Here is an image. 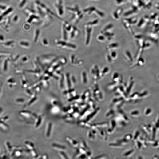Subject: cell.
I'll return each instance as SVG.
<instances>
[{
    "label": "cell",
    "mask_w": 159,
    "mask_h": 159,
    "mask_svg": "<svg viewBox=\"0 0 159 159\" xmlns=\"http://www.w3.org/2000/svg\"><path fill=\"white\" fill-rule=\"evenodd\" d=\"M14 43V42L13 41H10L6 42L4 43V44L5 45H6V46H9L11 45H12Z\"/></svg>",
    "instance_id": "49"
},
{
    "label": "cell",
    "mask_w": 159,
    "mask_h": 159,
    "mask_svg": "<svg viewBox=\"0 0 159 159\" xmlns=\"http://www.w3.org/2000/svg\"><path fill=\"white\" fill-rule=\"evenodd\" d=\"M19 16L18 15H16L14 16L12 18V21L16 23L18 21L19 19Z\"/></svg>",
    "instance_id": "48"
},
{
    "label": "cell",
    "mask_w": 159,
    "mask_h": 159,
    "mask_svg": "<svg viewBox=\"0 0 159 159\" xmlns=\"http://www.w3.org/2000/svg\"><path fill=\"white\" fill-rule=\"evenodd\" d=\"M107 155L105 154H103L96 156L94 158V159H106L107 158Z\"/></svg>",
    "instance_id": "35"
},
{
    "label": "cell",
    "mask_w": 159,
    "mask_h": 159,
    "mask_svg": "<svg viewBox=\"0 0 159 159\" xmlns=\"http://www.w3.org/2000/svg\"><path fill=\"white\" fill-rule=\"evenodd\" d=\"M79 105L80 107V108L83 109L84 108H86V107L87 106V105L85 103H81Z\"/></svg>",
    "instance_id": "46"
},
{
    "label": "cell",
    "mask_w": 159,
    "mask_h": 159,
    "mask_svg": "<svg viewBox=\"0 0 159 159\" xmlns=\"http://www.w3.org/2000/svg\"><path fill=\"white\" fill-rule=\"evenodd\" d=\"M79 150L81 154H86L87 152V151L85 148L80 147L79 148Z\"/></svg>",
    "instance_id": "41"
},
{
    "label": "cell",
    "mask_w": 159,
    "mask_h": 159,
    "mask_svg": "<svg viewBox=\"0 0 159 159\" xmlns=\"http://www.w3.org/2000/svg\"><path fill=\"white\" fill-rule=\"evenodd\" d=\"M86 157V154H81L80 156L78 157V159H85Z\"/></svg>",
    "instance_id": "53"
},
{
    "label": "cell",
    "mask_w": 159,
    "mask_h": 159,
    "mask_svg": "<svg viewBox=\"0 0 159 159\" xmlns=\"http://www.w3.org/2000/svg\"><path fill=\"white\" fill-rule=\"evenodd\" d=\"M117 124L116 121L114 119L111 121L109 123L108 127L115 131L116 128Z\"/></svg>",
    "instance_id": "19"
},
{
    "label": "cell",
    "mask_w": 159,
    "mask_h": 159,
    "mask_svg": "<svg viewBox=\"0 0 159 159\" xmlns=\"http://www.w3.org/2000/svg\"><path fill=\"white\" fill-rule=\"evenodd\" d=\"M79 97L78 96L73 97L70 98V99H69L68 101L70 102L74 100H77V99H79Z\"/></svg>",
    "instance_id": "51"
},
{
    "label": "cell",
    "mask_w": 159,
    "mask_h": 159,
    "mask_svg": "<svg viewBox=\"0 0 159 159\" xmlns=\"http://www.w3.org/2000/svg\"><path fill=\"white\" fill-rule=\"evenodd\" d=\"M59 156L62 159H68L67 155L64 152V151H60L58 153Z\"/></svg>",
    "instance_id": "32"
},
{
    "label": "cell",
    "mask_w": 159,
    "mask_h": 159,
    "mask_svg": "<svg viewBox=\"0 0 159 159\" xmlns=\"http://www.w3.org/2000/svg\"><path fill=\"white\" fill-rule=\"evenodd\" d=\"M27 1V0H20L19 4L20 7V8L23 7L26 4Z\"/></svg>",
    "instance_id": "39"
},
{
    "label": "cell",
    "mask_w": 159,
    "mask_h": 159,
    "mask_svg": "<svg viewBox=\"0 0 159 159\" xmlns=\"http://www.w3.org/2000/svg\"><path fill=\"white\" fill-rule=\"evenodd\" d=\"M80 146L81 147L85 148L87 151L91 150L90 148L88 147L86 142L84 140H82L80 143Z\"/></svg>",
    "instance_id": "28"
},
{
    "label": "cell",
    "mask_w": 159,
    "mask_h": 159,
    "mask_svg": "<svg viewBox=\"0 0 159 159\" xmlns=\"http://www.w3.org/2000/svg\"><path fill=\"white\" fill-rule=\"evenodd\" d=\"M20 44L22 46L28 47L30 45V44L28 42L21 41L20 42Z\"/></svg>",
    "instance_id": "42"
},
{
    "label": "cell",
    "mask_w": 159,
    "mask_h": 159,
    "mask_svg": "<svg viewBox=\"0 0 159 159\" xmlns=\"http://www.w3.org/2000/svg\"><path fill=\"white\" fill-rule=\"evenodd\" d=\"M54 149L60 151H64L66 149L65 146L56 143H52L51 145Z\"/></svg>",
    "instance_id": "11"
},
{
    "label": "cell",
    "mask_w": 159,
    "mask_h": 159,
    "mask_svg": "<svg viewBox=\"0 0 159 159\" xmlns=\"http://www.w3.org/2000/svg\"><path fill=\"white\" fill-rule=\"evenodd\" d=\"M72 115L74 118H77L80 116V113L79 111H74L72 113Z\"/></svg>",
    "instance_id": "38"
},
{
    "label": "cell",
    "mask_w": 159,
    "mask_h": 159,
    "mask_svg": "<svg viewBox=\"0 0 159 159\" xmlns=\"http://www.w3.org/2000/svg\"><path fill=\"white\" fill-rule=\"evenodd\" d=\"M55 5L59 15L60 16H62L64 13V9L62 0H58Z\"/></svg>",
    "instance_id": "1"
},
{
    "label": "cell",
    "mask_w": 159,
    "mask_h": 159,
    "mask_svg": "<svg viewBox=\"0 0 159 159\" xmlns=\"http://www.w3.org/2000/svg\"><path fill=\"white\" fill-rule=\"evenodd\" d=\"M134 146L137 149L140 150L142 148V145L141 142L138 140L137 141L134 142Z\"/></svg>",
    "instance_id": "30"
},
{
    "label": "cell",
    "mask_w": 159,
    "mask_h": 159,
    "mask_svg": "<svg viewBox=\"0 0 159 159\" xmlns=\"http://www.w3.org/2000/svg\"><path fill=\"white\" fill-rule=\"evenodd\" d=\"M140 132L138 130H137L134 133V135H133L132 139V141L134 142L137 141L139 137Z\"/></svg>",
    "instance_id": "23"
},
{
    "label": "cell",
    "mask_w": 159,
    "mask_h": 159,
    "mask_svg": "<svg viewBox=\"0 0 159 159\" xmlns=\"http://www.w3.org/2000/svg\"><path fill=\"white\" fill-rule=\"evenodd\" d=\"M115 114V110L112 107L107 110L105 113V116L106 119H110L113 117Z\"/></svg>",
    "instance_id": "6"
},
{
    "label": "cell",
    "mask_w": 159,
    "mask_h": 159,
    "mask_svg": "<svg viewBox=\"0 0 159 159\" xmlns=\"http://www.w3.org/2000/svg\"><path fill=\"white\" fill-rule=\"evenodd\" d=\"M0 92H1V88H0Z\"/></svg>",
    "instance_id": "62"
},
{
    "label": "cell",
    "mask_w": 159,
    "mask_h": 159,
    "mask_svg": "<svg viewBox=\"0 0 159 159\" xmlns=\"http://www.w3.org/2000/svg\"><path fill=\"white\" fill-rule=\"evenodd\" d=\"M100 111V107H97L95 109L93 110L86 117V121L87 122H90L93 118L96 116L97 114L99 113Z\"/></svg>",
    "instance_id": "2"
},
{
    "label": "cell",
    "mask_w": 159,
    "mask_h": 159,
    "mask_svg": "<svg viewBox=\"0 0 159 159\" xmlns=\"http://www.w3.org/2000/svg\"><path fill=\"white\" fill-rule=\"evenodd\" d=\"M139 111L137 110L132 111L130 113V115L133 118L137 117L139 116Z\"/></svg>",
    "instance_id": "22"
},
{
    "label": "cell",
    "mask_w": 159,
    "mask_h": 159,
    "mask_svg": "<svg viewBox=\"0 0 159 159\" xmlns=\"http://www.w3.org/2000/svg\"><path fill=\"white\" fill-rule=\"evenodd\" d=\"M51 103L53 106H58V101L56 100H54L51 102Z\"/></svg>",
    "instance_id": "52"
},
{
    "label": "cell",
    "mask_w": 159,
    "mask_h": 159,
    "mask_svg": "<svg viewBox=\"0 0 159 159\" xmlns=\"http://www.w3.org/2000/svg\"><path fill=\"white\" fill-rule=\"evenodd\" d=\"M98 134L104 141H106L108 139V135L106 132V130L99 129L98 131Z\"/></svg>",
    "instance_id": "5"
},
{
    "label": "cell",
    "mask_w": 159,
    "mask_h": 159,
    "mask_svg": "<svg viewBox=\"0 0 159 159\" xmlns=\"http://www.w3.org/2000/svg\"><path fill=\"white\" fill-rule=\"evenodd\" d=\"M48 158L47 154H44L41 156V159H47Z\"/></svg>",
    "instance_id": "55"
},
{
    "label": "cell",
    "mask_w": 159,
    "mask_h": 159,
    "mask_svg": "<svg viewBox=\"0 0 159 159\" xmlns=\"http://www.w3.org/2000/svg\"><path fill=\"white\" fill-rule=\"evenodd\" d=\"M42 118L41 116H38V117L35 120V127L37 128L39 127L42 123Z\"/></svg>",
    "instance_id": "17"
},
{
    "label": "cell",
    "mask_w": 159,
    "mask_h": 159,
    "mask_svg": "<svg viewBox=\"0 0 159 159\" xmlns=\"http://www.w3.org/2000/svg\"><path fill=\"white\" fill-rule=\"evenodd\" d=\"M86 30L87 32V40H86V44H88L89 42V40L90 37L91 31V26L87 24V26L86 27Z\"/></svg>",
    "instance_id": "15"
},
{
    "label": "cell",
    "mask_w": 159,
    "mask_h": 159,
    "mask_svg": "<svg viewBox=\"0 0 159 159\" xmlns=\"http://www.w3.org/2000/svg\"><path fill=\"white\" fill-rule=\"evenodd\" d=\"M3 17L1 15H0V22L3 19Z\"/></svg>",
    "instance_id": "60"
},
{
    "label": "cell",
    "mask_w": 159,
    "mask_h": 159,
    "mask_svg": "<svg viewBox=\"0 0 159 159\" xmlns=\"http://www.w3.org/2000/svg\"><path fill=\"white\" fill-rule=\"evenodd\" d=\"M32 113L30 111L26 110L21 111L19 112L20 115L21 116L26 119L31 118Z\"/></svg>",
    "instance_id": "7"
},
{
    "label": "cell",
    "mask_w": 159,
    "mask_h": 159,
    "mask_svg": "<svg viewBox=\"0 0 159 159\" xmlns=\"http://www.w3.org/2000/svg\"><path fill=\"white\" fill-rule=\"evenodd\" d=\"M25 101L24 99L22 98H17L16 99V101L17 103L18 104H22Z\"/></svg>",
    "instance_id": "37"
},
{
    "label": "cell",
    "mask_w": 159,
    "mask_h": 159,
    "mask_svg": "<svg viewBox=\"0 0 159 159\" xmlns=\"http://www.w3.org/2000/svg\"><path fill=\"white\" fill-rule=\"evenodd\" d=\"M108 146L110 148H116V149H119L122 148L123 147V146L122 145L118 143H111L109 144Z\"/></svg>",
    "instance_id": "14"
},
{
    "label": "cell",
    "mask_w": 159,
    "mask_h": 159,
    "mask_svg": "<svg viewBox=\"0 0 159 159\" xmlns=\"http://www.w3.org/2000/svg\"><path fill=\"white\" fill-rule=\"evenodd\" d=\"M116 142L122 145L123 146L127 145L129 142L128 141H126L123 138L122 139H119L117 140L116 141Z\"/></svg>",
    "instance_id": "25"
},
{
    "label": "cell",
    "mask_w": 159,
    "mask_h": 159,
    "mask_svg": "<svg viewBox=\"0 0 159 159\" xmlns=\"http://www.w3.org/2000/svg\"><path fill=\"white\" fill-rule=\"evenodd\" d=\"M114 119L116 121L117 124L121 127H124L127 126V123L125 122L119 115H117L115 117Z\"/></svg>",
    "instance_id": "8"
},
{
    "label": "cell",
    "mask_w": 159,
    "mask_h": 159,
    "mask_svg": "<svg viewBox=\"0 0 159 159\" xmlns=\"http://www.w3.org/2000/svg\"><path fill=\"white\" fill-rule=\"evenodd\" d=\"M117 111L118 115L121 117L123 120L126 123H128L129 121V118L122 109L118 110Z\"/></svg>",
    "instance_id": "3"
},
{
    "label": "cell",
    "mask_w": 159,
    "mask_h": 159,
    "mask_svg": "<svg viewBox=\"0 0 159 159\" xmlns=\"http://www.w3.org/2000/svg\"><path fill=\"white\" fill-rule=\"evenodd\" d=\"M112 27V24H109L107 26L105 27V28L103 29V31H105L107 30H109Z\"/></svg>",
    "instance_id": "50"
},
{
    "label": "cell",
    "mask_w": 159,
    "mask_h": 159,
    "mask_svg": "<svg viewBox=\"0 0 159 159\" xmlns=\"http://www.w3.org/2000/svg\"><path fill=\"white\" fill-rule=\"evenodd\" d=\"M87 137L89 139L91 140V141H94L95 139L96 136L92 134L91 131H89L87 132Z\"/></svg>",
    "instance_id": "27"
},
{
    "label": "cell",
    "mask_w": 159,
    "mask_h": 159,
    "mask_svg": "<svg viewBox=\"0 0 159 159\" xmlns=\"http://www.w3.org/2000/svg\"><path fill=\"white\" fill-rule=\"evenodd\" d=\"M25 147L30 151L34 149V145L32 143L29 141H26L24 142Z\"/></svg>",
    "instance_id": "16"
},
{
    "label": "cell",
    "mask_w": 159,
    "mask_h": 159,
    "mask_svg": "<svg viewBox=\"0 0 159 159\" xmlns=\"http://www.w3.org/2000/svg\"><path fill=\"white\" fill-rule=\"evenodd\" d=\"M40 19V17L38 16H36L34 14H32L29 16L27 20V22L29 23H31L34 20H38Z\"/></svg>",
    "instance_id": "20"
},
{
    "label": "cell",
    "mask_w": 159,
    "mask_h": 159,
    "mask_svg": "<svg viewBox=\"0 0 159 159\" xmlns=\"http://www.w3.org/2000/svg\"><path fill=\"white\" fill-rule=\"evenodd\" d=\"M51 112L53 114H57L59 113L60 111V108L59 106H53L51 110Z\"/></svg>",
    "instance_id": "24"
},
{
    "label": "cell",
    "mask_w": 159,
    "mask_h": 159,
    "mask_svg": "<svg viewBox=\"0 0 159 159\" xmlns=\"http://www.w3.org/2000/svg\"><path fill=\"white\" fill-rule=\"evenodd\" d=\"M4 40V36L1 34H0V41L1 42H3Z\"/></svg>",
    "instance_id": "56"
},
{
    "label": "cell",
    "mask_w": 159,
    "mask_h": 159,
    "mask_svg": "<svg viewBox=\"0 0 159 159\" xmlns=\"http://www.w3.org/2000/svg\"><path fill=\"white\" fill-rule=\"evenodd\" d=\"M25 12L29 15L34 14L36 13V11L32 9L27 8L25 9Z\"/></svg>",
    "instance_id": "31"
},
{
    "label": "cell",
    "mask_w": 159,
    "mask_h": 159,
    "mask_svg": "<svg viewBox=\"0 0 159 159\" xmlns=\"http://www.w3.org/2000/svg\"><path fill=\"white\" fill-rule=\"evenodd\" d=\"M5 146L7 151L11 154L13 150V147H12L10 143L8 141H6L5 142Z\"/></svg>",
    "instance_id": "18"
},
{
    "label": "cell",
    "mask_w": 159,
    "mask_h": 159,
    "mask_svg": "<svg viewBox=\"0 0 159 159\" xmlns=\"http://www.w3.org/2000/svg\"><path fill=\"white\" fill-rule=\"evenodd\" d=\"M67 81L68 85L69 87H71V83L70 82V80L69 78V74L68 73L67 74Z\"/></svg>",
    "instance_id": "47"
},
{
    "label": "cell",
    "mask_w": 159,
    "mask_h": 159,
    "mask_svg": "<svg viewBox=\"0 0 159 159\" xmlns=\"http://www.w3.org/2000/svg\"><path fill=\"white\" fill-rule=\"evenodd\" d=\"M7 8L6 6L0 4V11L4 12Z\"/></svg>",
    "instance_id": "45"
},
{
    "label": "cell",
    "mask_w": 159,
    "mask_h": 159,
    "mask_svg": "<svg viewBox=\"0 0 159 159\" xmlns=\"http://www.w3.org/2000/svg\"><path fill=\"white\" fill-rule=\"evenodd\" d=\"M52 127V123L51 122H49L47 126L45 135L47 137H49L51 136Z\"/></svg>",
    "instance_id": "10"
},
{
    "label": "cell",
    "mask_w": 159,
    "mask_h": 159,
    "mask_svg": "<svg viewBox=\"0 0 159 159\" xmlns=\"http://www.w3.org/2000/svg\"><path fill=\"white\" fill-rule=\"evenodd\" d=\"M9 119V117L8 116H5L1 118L0 119V120L1 121H3V122H5L6 121H7Z\"/></svg>",
    "instance_id": "44"
},
{
    "label": "cell",
    "mask_w": 159,
    "mask_h": 159,
    "mask_svg": "<svg viewBox=\"0 0 159 159\" xmlns=\"http://www.w3.org/2000/svg\"><path fill=\"white\" fill-rule=\"evenodd\" d=\"M63 36L64 39L65 40H66L67 39V33L66 29H65V27H64V24L63 26Z\"/></svg>",
    "instance_id": "34"
},
{
    "label": "cell",
    "mask_w": 159,
    "mask_h": 159,
    "mask_svg": "<svg viewBox=\"0 0 159 159\" xmlns=\"http://www.w3.org/2000/svg\"><path fill=\"white\" fill-rule=\"evenodd\" d=\"M65 139L68 144L73 148H78L79 147V143L76 140L73 139L69 137H67Z\"/></svg>",
    "instance_id": "4"
},
{
    "label": "cell",
    "mask_w": 159,
    "mask_h": 159,
    "mask_svg": "<svg viewBox=\"0 0 159 159\" xmlns=\"http://www.w3.org/2000/svg\"><path fill=\"white\" fill-rule=\"evenodd\" d=\"M87 121H82L78 122V124L79 126L82 127H85V125Z\"/></svg>",
    "instance_id": "40"
},
{
    "label": "cell",
    "mask_w": 159,
    "mask_h": 159,
    "mask_svg": "<svg viewBox=\"0 0 159 159\" xmlns=\"http://www.w3.org/2000/svg\"><path fill=\"white\" fill-rule=\"evenodd\" d=\"M135 149L134 148H131L126 151L123 154V156L125 157L129 158L131 157L135 152Z\"/></svg>",
    "instance_id": "12"
},
{
    "label": "cell",
    "mask_w": 159,
    "mask_h": 159,
    "mask_svg": "<svg viewBox=\"0 0 159 159\" xmlns=\"http://www.w3.org/2000/svg\"><path fill=\"white\" fill-rule=\"evenodd\" d=\"M13 10V9L12 8L9 7L8 8H7L5 11L3 12V13L1 15L4 17V16H6L12 12Z\"/></svg>",
    "instance_id": "26"
},
{
    "label": "cell",
    "mask_w": 159,
    "mask_h": 159,
    "mask_svg": "<svg viewBox=\"0 0 159 159\" xmlns=\"http://www.w3.org/2000/svg\"><path fill=\"white\" fill-rule=\"evenodd\" d=\"M3 112V110L2 109V108H1V107H0V116Z\"/></svg>",
    "instance_id": "61"
},
{
    "label": "cell",
    "mask_w": 159,
    "mask_h": 159,
    "mask_svg": "<svg viewBox=\"0 0 159 159\" xmlns=\"http://www.w3.org/2000/svg\"><path fill=\"white\" fill-rule=\"evenodd\" d=\"M40 33V30L39 29H36V32H35V36L34 39V42L36 43L37 41V40L38 39Z\"/></svg>",
    "instance_id": "33"
},
{
    "label": "cell",
    "mask_w": 159,
    "mask_h": 159,
    "mask_svg": "<svg viewBox=\"0 0 159 159\" xmlns=\"http://www.w3.org/2000/svg\"><path fill=\"white\" fill-rule=\"evenodd\" d=\"M95 124L97 127L99 129H106L109 125V123L107 122L98 123Z\"/></svg>",
    "instance_id": "9"
},
{
    "label": "cell",
    "mask_w": 159,
    "mask_h": 159,
    "mask_svg": "<svg viewBox=\"0 0 159 159\" xmlns=\"http://www.w3.org/2000/svg\"><path fill=\"white\" fill-rule=\"evenodd\" d=\"M85 74L84 73L83 74V76H84V78H83V79H84V82H86V75H85Z\"/></svg>",
    "instance_id": "58"
},
{
    "label": "cell",
    "mask_w": 159,
    "mask_h": 159,
    "mask_svg": "<svg viewBox=\"0 0 159 159\" xmlns=\"http://www.w3.org/2000/svg\"><path fill=\"white\" fill-rule=\"evenodd\" d=\"M8 60H5V61L4 62V71H6L7 70L8 67Z\"/></svg>",
    "instance_id": "54"
},
{
    "label": "cell",
    "mask_w": 159,
    "mask_h": 159,
    "mask_svg": "<svg viewBox=\"0 0 159 159\" xmlns=\"http://www.w3.org/2000/svg\"><path fill=\"white\" fill-rule=\"evenodd\" d=\"M91 109L92 111L97 108L96 105L94 101L92 100H90L88 101V104Z\"/></svg>",
    "instance_id": "21"
},
{
    "label": "cell",
    "mask_w": 159,
    "mask_h": 159,
    "mask_svg": "<svg viewBox=\"0 0 159 159\" xmlns=\"http://www.w3.org/2000/svg\"><path fill=\"white\" fill-rule=\"evenodd\" d=\"M0 129L3 131H7L9 129V126L5 123V122L0 120Z\"/></svg>",
    "instance_id": "13"
},
{
    "label": "cell",
    "mask_w": 159,
    "mask_h": 159,
    "mask_svg": "<svg viewBox=\"0 0 159 159\" xmlns=\"http://www.w3.org/2000/svg\"><path fill=\"white\" fill-rule=\"evenodd\" d=\"M7 156L6 153H4V154L2 155L1 158L3 159H7L8 158L7 157Z\"/></svg>",
    "instance_id": "57"
},
{
    "label": "cell",
    "mask_w": 159,
    "mask_h": 159,
    "mask_svg": "<svg viewBox=\"0 0 159 159\" xmlns=\"http://www.w3.org/2000/svg\"><path fill=\"white\" fill-rule=\"evenodd\" d=\"M98 22V20H95L93 21L89 22V23H87V24L88 25L90 26H93L97 24Z\"/></svg>",
    "instance_id": "43"
},
{
    "label": "cell",
    "mask_w": 159,
    "mask_h": 159,
    "mask_svg": "<svg viewBox=\"0 0 159 159\" xmlns=\"http://www.w3.org/2000/svg\"><path fill=\"white\" fill-rule=\"evenodd\" d=\"M123 138L126 141L129 142L130 141H132L133 135L131 134H127L125 135Z\"/></svg>",
    "instance_id": "29"
},
{
    "label": "cell",
    "mask_w": 159,
    "mask_h": 159,
    "mask_svg": "<svg viewBox=\"0 0 159 159\" xmlns=\"http://www.w3.org/2000/svg\"><path fill=\"white\" fill-rule=\"evenodd\" d=\"M36 100H37V98L36 97L32 98V99L31 100H30V101L28 103V106H32L34 103L36 101Z\"/></svg>",
    "instance_id": "36"
},
{
    "label": "cell",
    "mask_w": 159,
    "mask_h": 159,
    "mask_svg": "<svg viewBox=\"0 0 159 159\" xmlns=\"http://www.w3.org/2000/svg\"><path fill=\"white\" fill-rule=\"evenodd\" d=\"M43 42L44 44H48V42H47V40H46V39H44L43 40Z\"/></svg>",
    "instance_id": "59"
}]
</instances>
